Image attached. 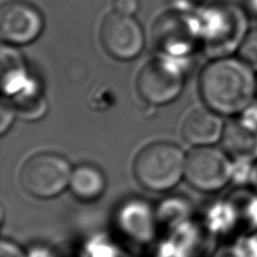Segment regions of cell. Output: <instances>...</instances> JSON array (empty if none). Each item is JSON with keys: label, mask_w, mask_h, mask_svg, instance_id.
Segmentation results:
<instances>
[{"label": "cell", "mask_w": 257, "mask_h": 257, "mask_svg": "<svg viewBox=\"0 0 257 257\" xmlns=\"http://www.w3.org/2000/svg\"><path fill=\"white\" fill-rule=\"evenodd\" d=\"M199 89L211 111L219 115H238L254 103L256 72L239 58H220L202 70Z\"/></svg>", "instance_id": "cell-1"}, {"label": "cell", "mask_w": 257, "mask_h": 257, "mask_svg": "<svg viewBox=\"0 0 257 257\" xmlns=\"http://www.w3.org/2000/svg\"><path fill=\"white\" fill-rule=\"evenodd\" d=\"M186 155L169 141H155L145 146L133 160L136 181L151 192H166L185 177Z\"/></svg>", "instance_id": "cell-2"}, {"label": "cell", "mask_w": 257, "mask_h": 257, "mask_svg": "<svg viewBox=\"0 0 257 257\" xmlns=\"http://www.w3.org/2000/svg\"><path fill=\"white\" fill-rule=\"evenodd\" d=\"M73 168L64 156L42 151L27 158L18 174V182L35 199H53L68 189Z\"/></svg>", "instance_id": "cell-3"}, {"label": "cell", "mask_w": 257, "mask_h": 257, "mask_svg": "<svg viewBox=\"0 0 257 257\" xmlns=\"http://www.w3.org/2000/svg\"><path fill=\"white\" fill-rule=\"evenodd\" d=\"M231 158L213 146L193 147L186 155L185 177L196 190L215 192L223 189L232 178Z\"/></svg>", "instance_id": "cell-4"}, {"label": "cell", "mask_w": 257, "mask_h": 257, "mask_svg": "<svg viewBox=\"0 0 257 257\" xmlns=\"http://www.w3.org/2000/svg\"><path fill=\"white\" fill-rule=\"evenodd\" d=\"M99 38L105 51L120 61H131L139 57L145 47V33L140 23L133 16L115 11L104 17Z\"/></svg>", "instance_id": "cell-5"}, {"label": "cell", "mask_w": 257, "mask_h": 257, "mask_svg": "<svg viewBox=\"0 0 257 257\" xmlns=\"http://www.w3.org/2000/svg\"><path fill=\"white\" fill-rule=\"evenodd\" d=\"M43 29L44 17L33 4L11 0L0 9V35L6 44H30L42 34Z\"/></svg>", "instance_id": "cell-6"}, {"label": "cell", "mask_w": 257, "mask_h": 257, "mask_svg": "<svg viewBox=\"0 0 257 257\" xmlns=\"http://www.w3.org/2000/svg\"><path fill=\"white\" fill-rule=\"evenodd\" d=\"M183 89V77L177 68L160 59L144 66L137 78V90L147 103L156 106L175 100Z\"/></svg>", "instance_id": "cell-7"}, {"label": "cell", "mask_w": 257, "mask_h": 257, "mask_svg": "<svg viewBox=\"0 0 257 257\" xmlns=\"http://www.w3.org/2000/svg\"><path fill=\"white\" fill-rule=\"evenodd\" d=\"M222 150L237 163L254 164L257 162V127L240 116L224 124Z\"/></svg>", "instance_id": "cell-8"}, {"label": "cell", "mask_w": 257, "mask_h": 257, "mask_svg": "<svg viewBox=\"0 0 257 257\" xmlns=\"http://www.w3.org/2000/svg\"><path fill=\"white\" fill-rule=\"evenodd\" d=\"M224 124L221 116L210 108H196L182 124V137L193 147L213 146L221 140Z\"/></svg>", "instance_id": "cell-9"}, {"label": "cell", "mask_w": 257, "mask_h": 257, "mask_svg": "<svg viewBox=\"0 0 257 257\" xmlns=\"http://www.w3.org/2000/svg\"><path fill=\"white\" fill-rule=\"evenodd\" d=\"M29 84L25 59L14 45L4 44L2 48V87L6 97H15Z\"/></svg>", "instance_id": "cell-10"}, {"label": "cell", "mask_w": 257, "mask_h": 257, "mask_svg": "<svg viewBox=\"0 0 257 257\" xmlns=\"http://www.w3.org/2000/svg\"><path fill=\"white\" fill-rule=\"evenodd\" d=\"M106 186V176L95 165L82 164L73 168L69 189L77 199L86 202L98 200Z\"/></svg>", "instance_id": "cell-11"}, {"label": "cell", "mask_w": 257, "mask_h": 257, "mask_svg": "<svg viewBox=\"0 0 257 257\" xmlns=\"http://www.w3.org/2000/svg\"><path fill=\"white\" fill-rule=\"evenodd\" d=\"M17 117L25 121H36L47 113V100L43 97H20L12 103Z\"/></svg>", "instance_id": "cell-12"}, {"label": "cell", "mask_w": 257, "mask_h": 257, "mask_svg": "<svg viewBox=\"0 0 257 257\" xmlns=\"http://www.w3.org/2000/svg\"><path fill=\"white\" fill-rule=\"evenodd\" d=\"M238 58L257 72V27L248 30L237 49Z\"/></svg>", "instance_id": "cell-13"}, {"label": "cell", "mask_w": 257, "mask_h": 257, "mask_svg": "<svg viewBox=\"0 0 257 257\" xmlns=\"http://www.w3.org/2000/svg\"><path fill=\"white\" fill-rule=\"evenodd\" d=\"M16 117L17 114L13 104L9 102V99L7 103L4 99L0 107V135L4 136L11 128Z\"/></svg>", "instance_id": "cell-14"}, {"label": "cell", "mask_w": 257, "mask_h": 257, "mask_svg": "<svg viewBox=\"0 0 257 257\" xmlns=\"http://www.w3.org/2000/svg\"><path fill=\"white\" fill-rule=\"evenodd\" d=\"M113 11L122 14V15L133 16L140 8L139 0H113Z\"/></svg>", "instance_id": "cell-15"}, {"label": "cell", "mask_w": 257, "mask_h": 257, "mask_svg": "<svg viewBox=\"0 0 257 257\" xmlns=\"http://www.w3.org/2000/svg\"><path fill=\"white\" fill-rule=\"evenodd\" d=\"M0 257H26L20 246L13 240L3 239L0 244Z\"/></svg>", "instance_id": "cell-16"}, {"label": "cell", "mask_w": 257, "mask_h": 257, "mask_svg": "<svg viewBox=\"0 0 257 257\" xmlns=\"http://www.w3.org/2000/svg\"><path fill=\"white\" fill-rule=\"evenodd\" d=\"M240 117L244 118L246 122L250 123L251 125L257 127V104L254 102L253 104L249 105V106L240 114Z\"/></svg>", "instance_id": "cell-17"}, {"label": "cell", "mask_w": 257, "mask_h": 257, "mask_svg": "<svg viewBox=\"0 0 257 257\" xmlns=\"http://www.w3.org/2000/svg\"><path fill=\"white\" fill-rule=\"evenodd\" d=\"M250 5L253 7L255 14H257V0H250Z\"/></svg>", "instance_id": "cell-18"}, {"label": "cell", "mask_w": 257, "mask_h": 257, "mask_svg": "<svg viewBox=\"0 0 257 257\" xmlns=\"http://www.w3.org/2000/svg\"><path fill=\"white\" fill-rule=\"evenodd\" d=\"M256 96H257V75H256Z\"/></svg>", "instance_id": "cell-19"}]
</instances>
